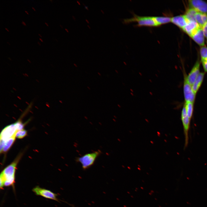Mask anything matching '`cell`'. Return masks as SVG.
<instances>
[{
  "label": "cell",
  "instance_id": "1",
  "mask_svg": "<svg viewBox=\"0 0 207 207\" xmlns=\"http://www.w3.org/2000/svg\"><path fill=\"white\" fill-rule=\"evenodd\" d=\"M17 162H14L6 167L0 174V188L13 185Z\"/></svg>",
  "mask_w": 207,
  "mask_h": 207
},
{
  "label": "cell",
  "instance_id": "2",
  "mask_svg": "<svg viewBox=\"0 0 207 207\" xmlns=\"http://www.w3.org/2000/svg\"><path fill=\"white\" fill-rule=\"evenodd\" d=\"M101 154V152L100 150L87 153L80 157H76V161L80 163L83 169L85 170L93 165Z\"/></svg>",
  "mask_w": 207,
  "mask_h": 207
},
{
  "label": "cell",
  "instance_id": "3",
  "mask_svg": "<svg viewBox=\"0 0 207 207\" xmlns=\"http://www.w3.org/2000/svg\"><path fill=\"white\" fill-rule=\"evenodd\" d=\"M124 22L125 23L132 22H136L137 24L136 26H147L155 27L158 26L154 20L153 16H141L137 15L135 14L133 16L129 18L124 19Z\"/></svg>",
  "mask_w": 207,
  "mask_h": 207
},
{
  "label": "cell",
  "instance_id": "4",
  "mask_svg": "<svg viewBox=\"0 0 207 207\" xmlns=\"http://www.w3.org/2000/svg\"><path fill=\"white\" fill-rule=\"evenodd\" d=\"M183 72L184 75L183 90L185 102L194 103L195 99L196 94L192 90L191 85L187 80V75L185 71Z\"/></svg>",
  "mask_w": 207,
  "mask_h": 207
},
{
  "label": "cell",
  "instance_id": "5",
  "mask_svg": "<svg viewBox=\"0 0 207 207\" xmlns=\"http://www.w3.org/2000/svg\"><path fill=\"white\" fill-rule=\"evenodd\" d=\"M181 120L183 125L185 137L184 147L187 146L189 141V132L190 127L191 120L187 115L185 106L184 105L181 113Z\"/></svg>",
  "mask_w": 207,
  "mask_h": 207
},
{
  "label": "cell",
  "instance_id": "6",
  "mask_svg": "<svg viewBox=\"0 0 207 207\" xmlns=\"http://www.w3.org/2000/svg\"><path fill=\"white\" fill-rule=\"evenodd\" d=\"M17 130L15 123L5 127L0 134V139L5 141L11 137L16 136Z\"/></svg>",
  "mask_w": 207,
  "mask_h": 207
},
{
  "label": "cell",
  "instance_id": "7",
  "mask_svg": "<svg viewBox=\"0 0 207 207\" xmlns=\"http://www.w3.org/2000/svg\"><path fill=\"white\" fill-rule=\"evenodd\" d=\"M32 191L37 195L46 198L58 201L57 197V194L49 190L37 186L32 189Z\"/></svg>",
  "mask_w": 207,
  "mask_h": 207
},
{
  "label": "cell",
  "instance_id": "8",
  "mask_svg": "<svg viewBox=\"0 0 207 207\" xmlns=\"http://www.w3.org/2000/svg\"><path fill=\"white\" fill-rule=\"evenodd\" d=\"M188 3L189 7L198 12L207 14V2L201 0H190Z\"/></svg>",
  "mask_w": 207,
  "mask_h": 207
},
{
  "label": "cell",
  "instance_id": "9",
  "mask_svg": "<svg viewBox=\"0 0 207 207\" xmlns=\"http://www.w3.org/2000/svg\"><path fill=\"white\" fill-rule=\"evenodd\" d=\"M200 62L198 60L195 62L191 71L187 76V78L189 83L192 85L200 73Z\"/></svg>",
  "mask_w": 207,
  "mask_h": 207
},
{
  "label": "cell",
  "instance_id": "10",
  "mask_svg": "<svg viewBox=\"0 0 207 207\" xmlns=\"http://www.w3.org/2000/svg\"><path fill=\"white\" fill-rule=\"evenodd\" d=\"M200 27L195 21H189L182 29L190 37Z\"/></svg>",
  "mask_w": 207,
  "mask_h": 207
},
{
  "label": "cell",
  "instance_id": "11",
  "mask_svg": "<svg viewBox=\"0 0 207 207\" xmlns=\"http://www.w3.org/2000/svg\"><path fill=\"white\" fill-rule=\"evenodd\" d=\"M191 37L201 47L204 46L205 38L202 28H199Z\"/></svg>",
  "mask_w": 207,
  "mask_h": 207
},
{
  "label": "cell",
  "instance_id": "12",
  "mask_svg": "<svg viewBox=\"0 0 207 207\" xmlns=\"http://www.w3.org/2000/svg\"><path fill=\"white\" fill-rule=\"evenodd\" d=\"M189 21L185 15L174 16L171 19V22L182 29Z\"/></svg>",
  "mask_w": 207,
  "mask_h": 207
},
{
  "label": "cell",
  "instance_id": "13",
  "mask_svg": "<svg viewBox=\"0 0 207 207\" xmlns=\"http://www.w3.org/2000/svg\"><path fill=\"white\" fill-rule=\"evenodd\" d=\"M204 75V72H200L191 85L192 90L196 95L202 83Z\"/></svg>",
  "mask_w": 207,
  "mask_h": 207
},
{
  "label": "cell",
  "instance_id": "14",
  "mask_svg": "<svg viewBox=\"0 0 207 207\" xmlns=\"http://www.w3.org/2000/svg\"><path fill=\"white\" fill-rule=\"evenodd\" d=\"M195 20L200 26L202 28L207 22V14L197 12L195 16Z\"/></svg>",
  "mask_w": 207,
  "mask_h": 207
},
{
  "label": "cell",
  "instance_id": "15",
  "mask_svg": "<svg viewBox=\"0 0 207 207\" xmlns=\"http://www.w3.org/2000/svg\"><path fill=\"white\" fill-rule=\"evenodd\" d=\"M158 26L171 22V18L168 16H153Z\"/></svg>",
  "mask_w": 207,
  "mask_h": 207
},
{
  "label": "cell",
  "instance_id": "16",
  "mask_svg": "<svg viewBox=\"0 0 207 207\" xmlns=\"http://www.w3.org/2000/svg\"><path fill=\"white\" fill-rule=\"evenodd\" d=\"M194 103L192 102H185L184 104L187 115L190 120L193 115Z\"/></svg>",
  "mask_w": 207,
  "mask_h": 207
},
{
  "label": "cell",
  "instance_id": "17",
  "mask_svg": "<svg viewBox=\"0 0 207 207\" xmlns=\"http://www.w3.org/2000/svg\"><path fill=\"white\" fill-rule=\"evenodd\" d=\"M197 12L194 9L189 7L186 11L185 16L189 21H195V16Z\"/></svg>",
  "mask_w": 207,
  "mask_h": 207
},
{
  "label": "cell",
  "instance_id": "18",
  "mask_svg": "<svg viewBox=\"0 0 207 207\" xmlns=\"http://www.w3.org/2000/svg\"><path fill=\"white\" fill-rule=\"evenodd\" d=\"M16 137V136H14L10 138L5 141L2 152H6L8 150L13 143Z\"/></svg>",
  "mask_w": 207,
  "mask_h": 207
},
{
  "label": "cell",
  "instance_id": "19",
  "mask_svg": "<svg viewBox=\"0 0 207 207\" xmlns=\"http://www.w3.org/2000/svg\"><path fill=\"white\" fill-rule=\"evenodd\" d=\"M201 61L207 60V47L205 46L200 47V49Z\"/></svg>",
  "mask_w": 207,
  "mask_h": 207
},
{
  "label": "cell",
  "instance_id": "20",
  "mask_svg": "<svg viewBox=\"0 0 207 207\" xmlns=\"http://www.w3.org/2000/svg\"><path fill=\"white\" fill-rule=\"evenodd\" d=\"M27 131L25 130L18 131L16 134V137L21 139L23 138L27 135Z\"/></svg>",
  "mask_w": 207,
  "mask_h": 207
},
{
  "label": "cell",
  "instance_id": "21",
  "mask_svg": "<svg viewBox=\"0 0 207 207\" xmlns=\"http://www.w3.org/2000/svg\"><path fill=\"white\" fill-rule=\"evenodd\" d=\"M15 124L18 131L23 129L24 125L20 120L17 121Z\"/></svg>",
  "mask_w": 207,
  "mask_h": 207
},
{
  "label": "cell",
  "instance_id": "22",
  "mask_svg": "<svg viewBox=\"0 0 207 207\" xmlns=\"http://www.w3.org/2000/svg\"><path fill=\"white\" fill-rule=\"evenodd\" d=\"M202 28L205 38L206 39L207 41V22Z\"/></svg>",
  "mask_w": 207,
  "mask_h": 207
},
{
  "label": "cell",
  "instance_id": "23",
  "mask_svg": "<svg viewBox=\"0 0 207 207\" xmlns=\"http://www.w3.org/2000/svg\"><path fill=\"white\" fill-rule=\"evenodd\" d=\"M201 62L204 72H207V60Z\"/></svg>",
  "mask_w": 207,
  "mask_h": 207
},
{
  "label": "cell",
  "instance_id": "24",
  "mask_svg": "<svg viewBox=\"0 0 207 207\" xmlns=\"http://www.w3.org/2000/svg\"><path fill=\"white\" fill-rule=\"evenodd\" d=\"M5 141L0 139V145L1 152L2 151L3 149L5 144Z\"/></svg>",
  "mask_w": 207,
  "mask_h": 207
},
{
  "label": "cell",
  "instance_id": "25",
  "mask_svg": "<svg viewBox=\"0 0 207 207\" xmlns=\"http://www.w3.org/2000/svg\"><path fill=\"white\" fill-rule=\"evenodd\" d=\"M22 23L24 25L26 26V23L23 20L22 21Z\"/></svg>",
  "mask_w": 207,
  "mask_h": 207
},
{
  "label": "cell",
  "instance_id": "26",
  "mask_svg": "<svg viewBox=\"0 0 207 207\" xmlns=\"http://www.w3.org/2000/svg\"><path fill=\"white\" fill-rule=\"evenodd\" d=\"M139 73L141 76H142V74L141 72H139Z\"/></svg>",
  "mask_w": 207,
  "mask_h": 207
},
{
  "label": "cell",
  "instance_id": "27",
  "mask_svg": "<svg viewBox=\"0 0 207 207\" xmlns=\"http://www.w3.org/2000/svg\"><path fill=\"white\" fill-rule=\"evenodd\" d=\"M39 40H40L41 42H43V40H42V39L41 38H39Z\"/></svg>",
  "mask_w": 207,
  "mask_h": 207
},
{
  "label": "cell",
  "instance_id": "28",
  "mask_svg": "<svg viewBox=\"0 0 207 207\" xmlns=\"http://www.w3.org/2000/svg\"><path fill=\"white\" fill-rule=\"evenodd\" d=\"M37 43H38L39 45H41V44L40 43L39 41H38V42H37Z\"/></svg>",
  "mask_w": 207,
  "mask_h": 207
},
{
  "label": "cell",
  "instance_id": "29",
  "mask_svg": "<svg viewBox=\"0 0 207 207\" xmlns=\"http://www.w3.org/2000/svg\"><path fill=\"white\" fill-rule=\"evenodd\" d=\"M5 29L8 31L9 32V31L8 29L7 28H5Z\"/></svg>",
  "mask_w": 207,
  "mask_h": 207
},
{
  "label": "cell",
  "instance_id": "30",
  "mask_svg": "<svg viewBox=\"0 0 207 207\" xmlns=\"http://www.w3.org/2000/svg\"><path fill=\"white\" fill-rule=\"evenodd\" d=\"M150 94L151 95H153V93H152L151 92H150Z\"/></svg>",
  "mask_w": 207,
  "mask_h": 207
},
{
  "label": "cell",
  "instance_id": "31",
  "mask_svg": "<svg viewBox=\"0 0 207 207\" xmlns=\"http://www.w3.org/2000/svg\"><path fill=\"white\" fill-rule=\"evenodd\" d=\"M130 94L132 96H134V94L132 92H131Z\"/></svg>",
  "mask_w": 207,
  "mask_h": 207
},
{
  "label": "cell",
  "instance_id": "32",
  "mask_svg": "<svg viewBox=\"0 0 207 207\" xmlns=\"http://www.w3.org/2000/svg\"><path fill=\"white\" fill-rule=\"evenodd\" d=\"M85 8L87 9H88V7H87V6H85Z\"/></svg>",
  "mask_w": 207,
  "mask_h": 207
},
{
  "label": "cell",
  "instance_id": "33",
  "mask_svg": "<svg viewBox=\"0 0 207 207\" xmlns=\"http://www.w3.org/2000/svg\"><path fill=\"white\" fill-rule=\"evenodd\" d=\"M117 106L120 108L121 107V106L119 104H118Z\"/></svg>",
  "mask_w": 207,
  "mask_h": 207
},
{
  "label": "cell",
  "instance_id": "34",
  "mask_svg": "<svg viewBox=\"0 0 207 207\" xmlns=\"http://www.w3.org/2000/svg\"><path fill=\"white\" fill-rule=\"evenodd\" d=\"M45 24L46 25H47V26H49L47 24V23H46V22H45Z\"/></svg>",
  "mask_w": 207,
  "mask_h": 207
},
{
  "label": "cell",
  "instance_id": "35",
  "mask_svg": "<svg viewBox=\"0 0 207 207\" xmlns=\"http://www.w3.org/2000/svg\"><path fill=\"white\" fill-rule=\"evenodd\" d=\"M130 91H131V92H133V90L132 89H130Z\"/></svg>",
  "mask_w": 207,
  "mask_h": 207
},
{
  "label": "cell",
  "instance_id": "36",
  "mask_svg": "<svg viewBox=\"0 0 207 207\" xmlns=\"http://www.w3.org/2000/svg\"><path fill=\"white\" fill-rule=\"evenodd\" d=\"M149 80L151 83H152V81L150 79H149Z\"/></svg>",
  "mask_w": 207,
  "mask_h": 207
},
{
  "label": "cell",
  "instance_id": "37",
  "mask_svg": "<svg viewBox=\"0 0 207 207\" xmlns=\"http://www.w3.org/2000/svg\"><path fill=\"white\" fill-rule=\"evenodd\" d=\"M25 12L27 14H28V12H27V11L25 10Z\"/></svg>",
  "mask_w": 207,
  "mask_h": 207
},
{
  "label": "cell",
  "instance_id": "38",
  "mask_svg": "<svg viewBox=\"0 0 207 207\" xmlns=\"http://www.w3.org/2000/svg\"><path fill=\"white\" fill-rule=\"evenodd\" d=\"M32 8L33 9L34 11H35L36 10L33 7H32Z\"/></svg>",
  "mask_w": 207,
  "mask_h": 207
},
{
  "label": "cell",
  "instance_id": "39",
  "mask_svg": "<svg viewBox=\"0 0 207 207\" xmlns=\"http://www.w3.org/2000/svg\"><path fill=\"white\" fill-rule=\"evenodd\" d=\"M65 30L67 32H68V29L66 28H65Z\"/></svg>",
  "mask_w": 207,
  "mask_h": 207
},
{
  "label": "cell",
  "instance_id": "40",
  "mask_svg": "<svg viewBox=\"0 0 207 207\" xmlns=\"http://www.w3.org/2000/svg\"><path fill=\"white\" fill-rule=\"evenodd\" d=\"M38 35H39L41 37H42V36L40 35V34H38Z\"/></svg>",
  "mask_w": 207,
  "mask_h": 207
},
{
  "label": "cell",
  "instance_id": "41",
  "mask_svg": "<svg viewBox=\"0 0 207 207\" xmlns=\"http://www.w3.org/2000/svg\"><path fill=\"white\" fill-rule=\"evenodd\" d=\"M155 76H156L157 77H158V75L157 74H155Z\"/></svg>",
  "mask_w": 207,
  "mask_h": 207
},
{
  "label": "cell",
  "instance_id": "42",
  "mask_svg": "<svg viewBox=\"0 0 207 207\" xmlns=\"http://www.w3.org/2000/svg\"><path fill=\"white\" fill-rule=\"evenodd\" d=\"M86 21H87V22H88V23H89V21H88V20H87V19H86Z\"/></svg>",
  "mask_w": 207,
  "mask_h": 207
},
{
  "label": "cell",
  "instance_id": "43",
  "mask_svg": "<svg viewBox=\"0 0 207 207\" xmlns=\"http://www.w3.org/2000/svg\"><path fill=\"white\" fill-rule=\"evenodd\" d=\"M115 71H116V72L117 73H118V71H117L116 70H115Z\"/></svg>",
  "mask_w": 207,
  "mask_h": 207
},
{
  "label": "cell",
  "instance_id": "44",
  "mask_svg": "<svg viewBox=\"0 0 207 207\" xmlns=\"http://www.w3.org/2000/svg\"><path fill=\"white\" fill-rule=\"evenodd\" d=\"M77 2L79 4V5H80V3H79V2L78 1H77Z\"/></svg>",
  "mask_w": 207,
  "mask_h": 207
},
{
  "label": "cell",
  "instance_id": "45",
  "mask_svg": "<svg viewBox=\"0 0 207 207\" xmlns=\"http://www.w3.org/2000/svg\"><path fill=\"white\" fill-rule=\"evenodd\" d=\"M7 43L9 45H10V44L8 42H7Z\"/></svg>",
  "mask_w": 207,
  "mask_h": 207
},
{
  "label": "cell",
  "instance_id": "46",
  "mask_svg": "<svg viewBox=\"0 0 207 207\" xmlns=\"http://www.w3.org/2000/svg\"><path fill=\"white\" fill-rule=\"evenodd\" d=\"M60 26H61V27L62 28H63V26L61 25H60Z\"/></svg>",
  "mask_w": 207,
  "mask_h": 207
},
{
  "label": "cell",
  "instance_id": "47",
  "mask_svg": "<svg viewBox=\"0 0 207 207\" xmlns=\"http://www.w3.org/2000/svg\"><path fill=\"white\" fill-rule=\"evenodd\" d=\"M50 1H51V2H52L53 1L52 0H50Z\"/></svg>",
  "mask_w": 207,
  "mask_h": 207
},
{
  "label": "cell",
  "instance_id": "48",
  "mask_svg": "<svg viewBox=\"0 0 207 207\" xmlns=\"http://www.w3.org/2000/svg\"><path fill=\"white\" fill-rule=\"evenodd\" d=\"M74 65H75V66H76V67H77V66H76V64H74Z\"/></svg>",
  "mask_w": 207,
  "mask_h": 207
},
{
  "label": "cell",
  "instance_id": "49",
  "mask_svg": "<svg viewBox=\"0 0 207 207\" xmlns=\"http://www.w3.org/2000/svg\"><path fill=\"white\" fill-rule=\"evenodd\" d=\"M158 72L159 73H160V72L158 70Z\"/></svg>",
  "mask_w": 207,
  "mask_h": 207
},
{
  "label": "cell",
  "instance_id": "50",
  "mask_svg": "<svg viewBox=\"0 0 207 207\" xmlns=\"http://www.w3.org/2000/svg\"><path fill=\"white\" fill-rule=\"evenodd\" d=\"M98 73V74L99 75H100V74H99L100 73Z\"/></svg>",
  "mask_w": 207,
  "mask_h": 207
},
{
  "label": "cell",
  "instance_id": "51",
  "mask_svg": "<svg viewBox=\"0 0 207 207\" xmlns=\"http://www.w3.org/2000/svg\"><path fill=\"white\" fill-rule=\"evenodd\" d=\"M88 88L89 89H90V88H89V87H88Z\"/></svg>",
  "mask_w": 207,
  "mask_h": 207
}]
</instances>
